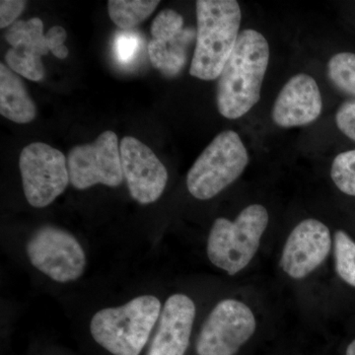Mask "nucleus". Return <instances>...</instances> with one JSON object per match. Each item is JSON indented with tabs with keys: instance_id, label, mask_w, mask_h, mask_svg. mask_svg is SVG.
Wrapping results in <instances>:
<instances>
[{
	"instance_id": "nucleus-1",
	"label": "nucleus",
	"mask_w": 355,
	"mask_h": 355,
	"mask_svg": "<svg viewBox=\"0 0 355 355\" xmlns=\"http://www.w3.org/2000/svg\"><path fill=\"white\" fill-rule=\"evenodd\" d=\"M268 62L270 46L265 37L253 29L240 32L217 83V109L224 118H241L260 101Z\"/></svg>"
},
{
	"instance_id": "nucleus-2",
	"label": "nucleus",
	"mask_w": 355,
	"mask_h": 355,
	"mask_svg": "<svg viewBox=\"0 0 355 355\" xmlns=\"http://www.w3.org/2000/svg\"><path fill=\"white\" fill-rule=\"evenodd\" d=\"M197 42L191 76L214 80L220 76L240 34L242 12L236 0H198Z\"/></svg>"
},
{
	"instance_id": "nucleus-3",
	"label": "nucleus",
	"mask_w": 355,
	"mask_h": 355,
	"mask_svg": "<svg viewBox=\"0 0 355 355\" xmlns=\"http://www.w3.org/2000/svg\"><path fill=\"white\" fill-rule=\"evenodd\" d=\"M160 300L141 295L120 307L98 311L90 322L96 343L113 355H139L160 317Z\"/></svg>"
},
{
	"instance_id": "nucleus-4",
	"label": "nucleus",
	"mask_w": 355,
	"mask_h": 355,
	"mask_svg": "<svg viewBox=\"0 0 355 355\" xmlns=\"http://www.w3.org/2000/svg\"><path fill=\"white\" fill-rule=\"evenodd\" d=\"M268 220V210L261 205H249L235 221L217 218L207 238V253L212 265L229 275L242 272L258 252Z\"/></svg>"
},
{
	"instance_id": "nucleus-5",
	"label": "nucleus",
	"mask_w": 355,
	"mask_h": 355,
	"mask_svg": "<svg viewBox=\"0 0 355 355\" xmlns=\"http://www.w3.org/2000/svg\"><path fill=\"white\" fill-rule=\"evenodd\" d=\"M249 163V155L239 135L233 130L219 133L191 166L187 187L193 198L207 200L234 183Z\"/></svg>"
},
{
	"instance_id": "nucleus-6",
	"label": "nucleus",
	"mask_w": 355,
	"mask_h": 355,
	"mask_svg": "<svg viewBox=\"0 0 355 355\" xmlns=\"http://www.w3.org/2000/svg\"><path fill=\"white\" fill-rule=\"evenodd\" d=\"M26 251L34 268L60 284L80 279L87 263L78 240L55 226L39 228L30 237Z\"/></svg>"
},
{
	"instance_id": "nucleus-7",
	"label": "nucleus",
	"mask_w": 355,
	"mask_h": 355,
	"mask_svg": "<svg viewBox=\"0 0 355 355\" xmlns=\"http://www.w3.org/2000/svg\"><path fill=\"white\" fill-rule=\"evenodd\" d=\"M19 168L26 200L36 209L55 202L70 182L64 154L43 142L23 148Z\"/></svg>"
},
{
	"instance_id": "nucleus-8",
	"label": "nucleus",
	"mask_w": 355,
	"mask_h": 355,
	"mask_svg": "<svg viewBox=\"0 0 355 355\" xmlns=\"http://www.w3.org/2000/svg\"><path fill=\"white\" fill-rule=\"evenodd\" d=\"M257 320L249 306L223 299L211 310L197 340L198 355H235L253 336Z\"/></svg>"
},
{
	"instance_id": "nucleus-9",
	"label": "nucleus",
	"mask_w": 355,
	"mask_h": 355,
	"mask_svg": "<svg viewBox=\"0 0 355 355\" xmlns=\"http://www.w3.org/2000/svg\"><path fill=\"white\" fill-rule=\"evenodd\" d=\"M67 168L70 184L77 190L98 184L120 186L125 178L116 133L106 130L93 144L74 146L67 156Z\"/></svg>"
},
{
	"instance_id": "nucleus-10",
	"label": "nucleus",
	"mask_w": 355,
	"mask_h": 355,
	"mask_svg": "<svg viewBox=\"0 0 355 355\" xmlns=\"http://www.w3.org/2000/svg\"><path fill=\"white\" fill-rule=\"evenodd\" d=\"M120 150L123 178L133 200L140 205L155 202L168 183L164 164L148 146L135 137H123Z\"/></svg>"
},
{
	"instance_id": "nucleus-11",
	"label": "nucleus",
	"mask_w": 355,
	"mask_h": 355,
	"mask_svg": "<svg viewBox=\"0 0 355 355\" xmlns=\"http://www.w3.org/2000/svg\"><path fill=\"white\" fill-rule=\"evenodd\" d=\"M331 244L328 226L317 219H305L287 237L280 266L291 279H305L326 261Z\"/></svg>"
},
{
	"instance_id": "nucleus-12",
	"label": "nucleus",
	"mask_w": 355,
	"mask_h": 355,
	"mask_svg": "<svg viewBox=\"0 0 355 355\" xmlns=\"http://www.w3.org/2000/svg\"><path fill=\"white\" fill-rule=\"evenodd\" d=\"M195 302L186 294H173L161 310L146 355H184L195 323Z\"/></svg>"
},
{
	"instance_id": "nucleus-13",
	"label": "nucleus",
	"mask_w": 355,
	"mask_h": 355,
	"mask_svg": "<svg viewBox=\"0 0 355 355\" xmlns=\"http://www.w3.org/2000/svg\"><path fill=\"white\" fill-rule=\"evenodd\" d=\"M323 101L319 86L313 77L300 73L287 81L280 91L272 118L282 128L302 127L319 118Z\"/></svg>"
},
{
	"instance_id": "nucleus-14",
	"label": "nucleus",
	"mask_w": 355,
	"mask_h": 355,
	"mask_svg": "<svg viewBox=\"0 0 355 355\" xmlns=\"http://www.w3.org/2000/svg\"><path fill=\"white\" fill-rule=\"evenodd\" d=\"M0 114L17 123L36 118V105L28 94L23 81L7 65L0 64Z\"/></svg>"
},
{
	"instance_id": "nucleus-15",
	"label": "nucleus",
	"mask_w": 355,
	"mask_h": 355,
	"mask_svg": "<svg viewBox=\"0 0 355 355\" xmlns=\"http://www.w3.org/2000/svg\"><path fill=\"white\" fill-rule=\"evenodd\" d=\"M197 37V33L188 29L179 38L171 41L153 40L148 44L151 64L164 76H176L187 62V46Z\"/></svg>"
},
{
	"instance_id": "nucleus-16",
	"label": "nucleus",
	"mask_w": 355,
	"mask_h": 355,
	"mask_svg": "<svg viewBox=\"0 0 355 355\" xmlns=\"http://www.w3.org/2000/svg\"><path fill=\"white\" fill-rule=\"evenodd\" d=\"M6 40L12 48H23L33 51L39 57L50 53L44 35V24L39 18L28 21H16L7 28Z\"/></svg>"
},
{
	"instance_id": "nucleus-17",
	"label": "nucleus",
	"mask_w": 355,
	"mask_h": 355,
	"mask_svg": "<svg viewBox=\"0 0 355 355\" xmlns=\"http://www.w3.org/2000/svg\"><path fill=\"white\" fill-rule=\"evenodd\" d=\"M159 4V0H110L108 12L114 24L128 30L144 22Z\"/></svg>"
},
{
	"instance_id": "nucleus-18",
	"label": "nucleus",
	"mask_w": 355,
	"mask_h": 355,
	"mask_svg": "<svg viewBox=\"0 0 355 355\" xmlns=\"http://www.w3.org/2000/svg\"><path fill=\"white\" fill-rule=\"evenodd\" d=\"M334 254L338 277L355 287V242L345 231L338 230L335 233Z\"/></svg>"
},
{
	"instance_id": "nucleus-19",
	"label": "nucleus",
	"mask_w": 355,
	"mask_h": 355,
	"mask_svg": "<svg viewBox=\"0 0 355 355\" xmlns=\"http://www.w3.org/2000/svg\"><path fill=\"white\" fill-rule=\"evenodd\" d=\"M328 76L336 88L355 97V53H336L328 64Z\"/></svg>"
},
{
	"instance_id": "nucleus-20",
	"label": "nucleus",
	"mask_w": 355,
	"mask_h": 355,
	"mask_svg": "<svg viewBox=\"0 0 355 355\" xmlns=\"http://www.w3.org/2000/svg\"><path fill=\"white\" fill-rule=\"evenodd\" d=\"M7 67L15 73L32 81H40L44 74L41 57L23 48H11L6 55Z\"/></svg>"
},
{
	"instance_id": "nucleus-21",
	"label": "nucleus",
	"mask_w": 355,
	"mask_h": 355,
	"mask_svg": "<svg viewBox=\"0 0 355 355\" xmlns=\"http://www.w3.org/2000/svg\"><path fill=\"white\" fill-rule=\"evenodd\" d=\"M331 177L338 190L355 197V150L336 156L331 165Z\"/></svg>"
},
{
	"instance_id": "nucleus-22",
	"label": "nucleus",
	"mask_w": 355,
	"mask_h": 355,
	"mask_svg": "<svg viewBox=\"0 0 355 355\" xmlns=\"http://www.w3.org/2000/svg\"><path fill=\"white\" fill-rule=\"evenodd\" d=\"M184 18L172 9H165L156 16L151 24L153 40L171 41L184 34Z\"/></svg>"
},
{
	"instance_id": "nucleus-23",
	"label": "nucleus",
	"mask_w": 355,
	"mask_h": 355,
	"mask_svg": "<svg viewBox=\"0 0 355 355\" xmlns=\"http://www.w3.org/2000/svg\"><path fill=\"white\" fill-rule=\"evenodd\" d=\"M139 46V38L137 35L130 32L118 33L114 38V55H116V60L121 64H130L137 55Z\"/></svg>"
},
{
	"instance_id": "nucleus-24",
	"label": "nucleus",
	"mask_w": 355,
	"mask_h": 355,
	"mask_svg": "<svg viewBox=\"0 0 355 355\" xmlns=\"http://www.w3.org/2000/svg\"><path fill=\"white\" fill-rule=\"evenodd\" d=\"M338 130L355 141V99L343 103L336 114Z\"/></svg>"
},
{
	"instance_id": "nucleus-25",
	"label": "nucleus",
	"mask_w": 355,
	"mask_h": 355,
	"mask_svg": "<svg viewBox=\"0 0 355 355\" xmlns=\"http://www.w3.org/2000/svg\"><path fill=\"white\" fill-rule=\"evenodd\" d=\"M67 39V31L60 26H53L46 34V44L49 50L53 53L55 58L65 60L69 57V51L64 46L65 40Z\"/></svg>"
},
{
	"instance_id": "nucleus-26",
	"label": "nucleus",
	"mask_w": 355,
	"mask_h": 355,
	"mask_svg": "<svg viewBox=\"0 0 355 355\" xmlns=\"http://www.w3.org/2000/svg\"><path fill=\"white\" fill-rule=\"evenodd\" d=\"M27 2L23 0H1L0 1V28L10 27L24 10Z\"/></svg>"
},
{
	"instance_id": "nucleus-27",
	"label": "nucleus",
	"mask_w": 355,
	"mask_h": 355,
	"mask_svg": "<svg viewBox=\"0 0 355 355\" xmlns=\"http://www.w3.org/2000/svg\"><path fill=\"white\" fill-rule=\"evenodd\" d=\"M347 355H355V340H352L349 347H347Z\"/></svg>"
}]
</instances>
